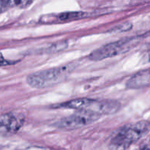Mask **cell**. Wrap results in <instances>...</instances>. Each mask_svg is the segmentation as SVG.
<instances>
[{"label":"cell","mask_w":150,"mask_h":150,"mask_svg":"<svg viewBox=\"0 0 150 150\" xmlns=\"http://www.w3.org/2000/svg\"><path fill=\"white\" fill-rule=\"evenodd\" d=\"M24 122L23 116L21 114H4L0 117V136L7 137L17 133L22 127Z\"/></svg>","instance_id":"cell-5"},{"label":"cell","mask_w":150,"mask_h":150,"mask_svg":"<svg viewBox=\"0 0 150 150\" xmlns=\"http://www.w3.org/2000/svg\"><path fill=\"white\" fill-rule=\"evenodd\" d=\"M10 5V0H0V13L4 11Z\"/></svg>","instance_id":"cell-11"},{"label":"cell","mask_w":150,"mask_h":150,"mask_svg":"<svg viewBox=\"0 0 150 150\" xmlns=\"http://www.w3.org/2000/svg\"><path fill=\"white\" fill-rule=\"evenodd\" d=\"M99 105V100L90 99V98H81L63 103L60 105V107L66 108H72V109L75 110H92V111L98 113Z\"/></svg>","instance_id":"cell-6"},{"label":"cell","mask_w":150,"mask_h":150,"mask_svg":"<svg viewBox=\"0 0 150 150\" xmlns=\"http://www.w3.org/2000/svg\"><path fill=\"white\" fill-rule=\"evenodd\" d=\"M5 62H6L4 61V58H3L2 54L0 53V66L3 65V64H5Z\"/></svg>","instance_id":"cell-12"},{"label":"cell","mask_w":150,"mask_h":150,"mask_svg":"<svg viewBox=\"0 0 150 150\" xmlns=\"http://www.w3.org/2000/svg\"><path fill=\"white\" fill-rule=\"evenodd\" d=\"M127 46V41L120 40L111 42L98 48L89 56V59L92 61H100L109 57H115L122 53Z\"/></svg>","instance_id":"cell-4"},{"label":"cell","mask_w":150,"mask_h":150,"mask_svg":"<svg viewBox=\"0 0 150 150\" xmlns=\"http://www.w3.org/2000/svg\"><path fill=\"white\" fill-rule=\"evenodd\" d=\"M132 28V24L130 23H124L120 26H117L115 28L116 31H127Z\"/></svg>","instance_id":"cell-10"},{"label":"cell","mask_w":150,"mask_h":150,"mask_svg":"<svg viewBox=\"0 0 150 150\" xmlns=\"http://www.w3.org/2000/svg\"><path fill=\"white\" fill-rule=\"evenodd\" d=\"M86 13L83 12H67L57 15V18L59 21H72L78 20V19L83 18L85 17Z\"/></svg>","instance_id":"cell-8"},{"label":"cell","mask_w":150,"mask_h":150,"mask_svg":"<svg viewBox=\"0 0 150 150\" xmlns=\"http://www.w3.org/2000/svg\"><path fill=\"white\" fill-rule=\"evenodd\" d=\"M74 69L73 64L50 68L32 73L27 77V83L35 89H43L57 84L64 80Z\"/></svg>","instance_id":"cell-1"},{"label":"cell","mask_w":150,"mask_h":150,"mask_svg":"<svg viewBox=\"0 0 150 150\" xmlns=\"http://www.w3.org/2000/svg\"><path fill=\"white\" fill-rule=\"evenodd\" d=\"M148 122L141 121L122 129L112 139L111 146L114 149H125L138 142L149 130Z\"/></svg>","instance_id":"cell-2"},{"label":"cell","mask_w":150,"mask_h":150,"mask_svg":"<svg viewBox=\"0 0 150 150\" xmlns=\"http://www.w3.org/2000/svg\"><path fill=\"white\" fill-rule=\"evenodd\" d=\"M100 116L92 110H77L75 114L59 120L56 125L63 130H74L95 122Z\"/></svg>","instance_id":"cell-3"},{"label":"cell","mask_w":150,"mask_h":150,"mask_svg":"<svg viewBox=\"0 0 150 150\" xmlns=\"http://www.w3.org/2000/svg\"><path fill=\"white\" fill-rule=\"evenodd\" d=\"M34 0H10V4H13L19 8H26L29 7Z\"/></svg>","instance_id":"cell-9"},{"label":"cell","mask_w":150,"mask_h":150,"mask_svg":"<svg viewBox=\"0 0 150 150\" xmlns=\"http://www.w3.org/2000/svg\"><path fill=\"white\" fill-rule=\"evenodd\" d=\"M150 84V71L144 70L136 73L127 82L129 89H139Z\"/></svg>","instance_id":"cell-7"}]
</instances>
